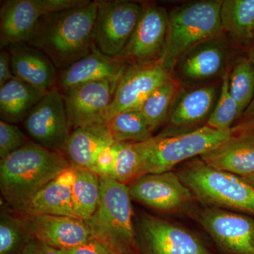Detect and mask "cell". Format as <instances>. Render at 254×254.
<instances>
[{
    "label": "cell",
    "instance_id": "obj_1",
    "mask_svg": "<svg viewBox=\"0 0 254 254\" xmlns=\"http://www.w3.org/2000/svg\"><path fill=\"white\" fill-rule=\"evenodd\" d=\"M97 11L98 3L94 1L45 15L26 43L43 52L55 67L63 71L93 49Z\"/></svg>",
    "mask_w": 254,
    "mask_h": 254
},
{
    "label": "cell",
    "instance_id": "obj_2",
    "mask_svg": "<svg viewBox=\"0 0 254 254\" xmlns=\"http://www.w3.org/2000/svg\"><path fill=\"white\" fill-rule=\"evenodd\" d=\"M70 165L60 152L30 141L1 159V195L10 206L17 210Z\"/></svg>",
    "mask_w": 254,
    "mask_h": 254
},
{
    "label": "cell",
    "instance_id": "obj_3",
    "mask_svg": "<svg viewBox=\"0 0 254 254\" xmlns=\"http://www.w3.org/2000/svg\"><path fill=\"white\" fill-rule=\"evenodd\" d=\"M222 1L205 0L182 4L169 13L166 39L158 62L173 73L179 60L202 42L222 34Z\"/></svg>",
    "mask_w": 254,
    "mask_h": 254
},
{
    "label": "cell",
    "instance_id": "obj_4",
    "mask_svg": "<svg viewBox=\"0 0 254 254\" xmlns=\"http://www.w3.org/2000/svg\"><path fill=\"white\" fill-rule=\"evenodd\" d=\"M99 203L86 223L92 235L121 254H134L138 248L136 227L128 185L100 177Z\"/></svg>",
    "mask_w": 254,
    "mask_h": 254
},
{
    "label": "cell",
    "instance_id": "obj_5",
    "mask_svg": "<svg viewBox=\"0 0 254 254\" xmlns=\"http://www.w3.org/2000/svg\"><path fill=\"white\" fill-rule=\"evenodd\" d=\"M177 173L204 206L254 215V187L242 177L212 168L200 158L184 164Z\"/></svg>",
    "mask_w": 254,
    "mask_h": 254
},
{
    "label": "cell",
    "instance_id": "obj_6",
    "mask_svg": "<svg viewBox=\"0 0 254 254\" xmlns=\"http://www.w3.org/2000/svg\"><path fill=\"white\" fill-rule=\"evenodd\" d=\"M241 127L217 130L205 125L189 132L168 136L158 135L148 141L136 143L141 156L143 176L171 171L182 162L200 156L227 141Z\"/></svg>",
    "mask_w": 254,
    "mask_h": 254
},
{
    "label": "cell",
    "instance_id": "obj_7",
    "mask_svg": "<svg viewBox=\"0 0 254 254\" xmlns=\"http://www.w3.org/2000/svg\"><path fill=\"white\" fill-rule=\"evenodd\" d=\"M93 44L100 53L118 58L131 39L143 6L129 1H97Z\"/></svg>",
    "mask_w": 254,
    "mask_h": 254
},
{
    "label": "cell",
    "instance_id": "obj_8",
    "mask_svg": "<svg viewBox=\"0 0 254 254\" xmlns=\"http://www.w3.org/2000/svg\"><path fill=\"white\" fill-rule=\"evenodd\" d=\"M128 187L132 200L155 210L192 216L198 208L194 195L172 170L143 175Z\"/></svg>",
    "mask_w": 254,
    "mask_h": 254
},
{
    "label": "cell",
    "instance_id": "obj_9",
    "mask_svg": "<svg viewBox=\"0 0 254 254\" xmlns=\"http://www.w3.org/2000/svg\"><path fill=\"white\" fill-rule=\"evenodd\" d=\"M192 218L227 254H254V219L226 209L198 208Z\"/></svg>",
    "mask_w": 254,
    "mask_h": 254
},
{
    "label": "cell",
    "instance_id": "obj_10",
    "mask_svg": "<svg viewBox=\"0 0 254 254\" xmlns=\"http://www.w3.org/2000/svg\"><path fill=\"white\" fill-rule=\"evenodd\" d=\"M136 230L145 254H212L185 227L148 213L136 218Z\"/></svg>",
    "mask_w": 254,
    "mask_h": 254
},
{
    "label": "cell",
    "instance_id": "obj_11",
    "mask_svg": "<svg viewBox=\"0 0 254 254\" xmlns=\"http://www.w3.org/2000/svg\"><path fill=\"white\" fill-rule=\"evenodd\" d=\"M173 77L158 60L127 66L119 80L105 123L119 114L141 110L152 93Z\"/></svg>",
    "mask_w": 254,
    "mask_h": 254
},
{
    "label": "cell",
    "instance_id": "obj_12",
    "mask_svg": "<svg viewBox=\"0 0 254 254\" xmlns=\"http://www.w3.org/2000/svg\"><path fill=\"white\" fill-rule=\"evenodd\" d=\"M23 125L35 143L60 153L64 149L71 128L58 88L43 95L25 118Z\"/></svg>",
    "mask_w": 254,
    "mask_h": 254
},
{
    "label": "cell",
    "instance_id": "obj_13",
    "mask_svg": "<svg viewBox=\"0 0 254 254\" xmlns=\"http://www.w3.org/2000/svg\"><path fill=\"white\" fill-rule=\"evenodd\" d=\"M120 77L89 82L60 91L73 130L94 124H105V114Z\"/></svg>",
    "mask_w": 254,
    "mask_h": 254
},
{
    "label": "cell",
    "instance_id": "obj_14",
    "mask_svg": "<svg viewBox=\"0 0 254 254\" xmlns=\"http://www.w3.org/2000/svg\"><path fill=\"white\" fill-rule=\"evenodd\" d=\"M63 10L62 0H6L0 9L1 44L26 43L45 15Z\"/></svg>",
    "mask_w": 254,
    "mask_h": 254
},
{
    "label": "cell",
    "instance_id": "obj_15",
    "mask_svg": "<svg viewBox=\"0 0 254 254\" xmlns=\"http://www.w3.org/2000/svg\"><path fill=\"white\" fill-rule=\"evenodd\" d=\"M168 21L169 13L163 6H143L136 29L118 59L136 64L158 60L166 39Z\"/></svg>",
    "mask_w": 254,
    "mask_h": 254
},
{
    "label": "cell",
    "instance_id": "obj_16",
    "mask_svg": "<svg viewBox=\"0 0 254 254\" xmlns=\"http://www.w3.org/2000/svg\"><path fill=\"white\" fill-rule=\"evenodd\" d=\"M200 158L209 166L241 177L254 174V123H243L227 141Z\"/></svg>",
    "mask_w": 254,
    "mask_h": 254
},
{
    "label": "cell",
    "instance_id": "obj_17",
    "mask_svg": "<svg viewBox=\"0 0 254 254\" xmlns=\"http://www.w3.org/2000/svg\"><path fill=\"white\" fill-rule=\"evenodd\" d=\"M229 55L228 43L221 34L189 50L179 60L175 68L185 81L213 79L226 73Z\"/></svg>",
    "mask_w": 254,
    "mask_h": 254
},
{
    "label": "cell",
    "instance_id": "obj_18",
    "mask_svg": "<svg viewBox=\"0 0 254 254\" xmlns=\"http://www.w3.org/2000/svg\"><path fill=\"white\" fill-rule=\"evenodd\" d=\"M24 217L32 238L58 250L73 248L93 237L86 222L81 219L50 215Z\"/></svg>",
    "mask_w": 254,
    "mask_h": 254
},
{
    "label": "cell",
    "instance_id": "obj_19",
    "mask_svg": "<svg viewBox=\"0 0 254 254\" xmlns=\"http://www.w3.org/2000/svg\"><path fill=\"white\" fill-rule=\"evenodd\" d=\"M11 70L14 77L34 87L43 94L56 88L57 68L41 50L27 43L9 45Z\"/></svg>",
    "mask_w": 254,
    "mask_h": 254
},
{
    "label": "cell",
    "instance_id": "obj_20",
    "mask_svg": "<svg viewBox=\"0 0 254 254\" xmlns=\"http://www.w3.org/2000/svg\"><path fill=\"white\" fill-rule=\"evenodd\" d=\"M75 177V166L71 164L15 211L24 215H61L76 218L73 213L71 197Z\"/></svg>",
    "mask_w": 254,
    "mask_h": 254
},
{
    "label": "cell",
    "instance_id": "obj_21",
    "mask_svg": "<svg viewBox=\"0 0 254 254\" xmlns=\"http://www.w3.org/2000/svg\"><path fill=\"white\" fill-rule=\"evenodd\" d=\"M218 85H208L187 92L175 102L169 115L168 128L159 135L172 130L183 129L208 122L218 99Z\"/></svg>",
    "mask_w": 254,
    "mask_h": 254
},
{
    "label": "cell",
    "instance_id": "obj_22",
    "mask_svg": "<svg viewBox=\"0 0 254 254\" xmlns=\"http://www.w3.org/2000/svg\"><path fill=\"white\" fill-rule=\"evenodd\" d=\"M127 66L125 62L106 56L93 46L89 54L62 71L58 83L63 91L89 82L120 78Z\"/></svg>",
    "mask_w": 254,
    "mask_h": 254
},
{
    "label": "cell",
    "instance_id": "obj_23",
    "mask_svg": "<svg viewBox=\"0 0 254 254\" xmlns=\"http://www.w3.org/2000/svg\"><path fill=\"white\" fill-rule=\"evenodd\" d=\"M114 143L106 124H94L73 129L64 150L71 165L91 170L100 152Z\"/></svg>",
    "mask_w": 254,
    "mask_h": 254
},
{
    "label": "cell",
    "instance_id": "obj_24",
    "mask_svg": "<svg viewBox=\"0 0 254 254\" xmlns=\"http://www.w3.org/2000/svg\"><path fill=\"white\" fill-rule=\"evenodd\" d=\"M222 31L237 44L249 48L254 40V0H224L220 9Z\"/></svg>",
    "mask_w": 254,
    "mask_h": 254
},
{
    "label": "cell",
    "instance_id": "obj_25",
    "mask_svg": "<svg viewBox=\"0 0 254 254\" xmlns=\"http://www.w3.org/2000/svg\"><path fill=\"white\" fill-rule=\"evenodd\" d=\"M43 94L26 82L14 77L0 87V112L11 123L26 118Z\"/></svg>",
    "mask_w": 254,
    "mask_h": 254
},
{
    "label": "cell",
    "instance_id": "obj_26",
    "mask_svg": "<svg viewBox=\"0 0 254 254\" xmlns=\"http://www.w3.org/2000/svg\"><path fill=\"white\" fill-rule=\"evenodd\" d=\"M75 166V165H74ZM72 206L76 218L86 221L94 214L100 196V177L89 169L75 166Z\"/></svg>",
    "mask_w": 254,
    "mask_h": 254
},
{
    "label": "cell",
    "instance_id": "obj_27",
    "mask_svg": "<svg viewBox=\"0 0 254 254\" xmlns=\"http://www.w3.org/2000/svg\"><path fill=\"white\" fill-rule=\"evenodd\" d=\"M180 89V82L173 77L158 87L145 100L141 112L153 132L168 120Z\"/></svg>",
    "mask_w": 254,
    "mask_h": 254
},
{
    "label": "cell",
    "instance_id": "obj_28",
    "mask_svg": "<svg viewBox=\"0 0 254 254\" xmlns=\"http://www.w3.org/2000/svg\"><path fill=\"white\" fill-rule=\"evenodd\" d=\"M105 124L115 142L141 143L153 137V131L141 110L119 114Z\"/></svg>",
    "mask_w": 254,
    "mask_h": 254
},
{
    "label": "cell",
    "instance_id": "obj_29",
    "mask_svg": "<svg viewBox=\"0 0 254 254\" xmlns=\"http://www.w3.org/2000/svg\"><path fill=\"white\" fill-rule=\"evenodd\" d=\"M31 239L24 215L8 210L1 212L0 254H21Z\"/></svg>",
    "mask_w": 254,
    "mask_h": 254
},
{
    "label": "cell",
    "instance_id": "obj_30",
    "mask_svg": "<svg viewBox=\"0 0 254 254\" xmlns=\"http://www.w3.org/2000/svg\"><path fill=\"white\" fill-rule=\"evenodd\" d=\"M229 88L240 118L254 99V65L247 57L237 62L230 72Z\"/></svg>",
    "mask_w": 254,
    "mask_h": 254
},
{
    "label": "cell",
    "instance_id": "obj_31",
    "mask_svg": "<svg viewBox=\"0 0 254 254\" xmlns=\"http://www.w3.org/2000/svg\"><path fill=\"white\" fill-rule=\"evenodd\" d=\"M142 176L141 156L136 143L119 142L115 172L112 179L128 185Z\"/></svg>",
    "mask_w": 254,
    "mask_h": 254
},
{
    "label": "cell",
    "instance_id": "obj_32",
    "mask_svg": "<svg viewBox=\"0 0 254 254\" xmlns=\"http://www.w3.org/2000/svg\"><path fill=\"white\" fill-rule=\"evenodd\" d=\"M229 76L230 71H227L222 77L218 101L206 124L217 130L230 129L235 120L240 118L236 102L230 95Z\"/></svg>",
    "mask_w": 254,
    "mask_h": 254
},
{
    "label": "cell",
    "instance_id": "obj_33",
    "mask_svg": "<svg viewBox=\"0 0 254 254\" xmlns=\"http://www.w3.org/2000/svg\"><path fill=\"white\" fill-rule=\"evenodd\" d=\"M31 141L16 125L0 122V158L3 159Z\"/></svg>",
    "mask_w": 254,
    "mask_h": 254
},
{
    "label": "cell",
    "instance_id": "obj_34",
    "mask_svg": "<svg viewBox=\"0 0 254 254\" xmlns=\"http://www.w3.org/2000/svg\"><path fill=\"white\" fill-rule=\"evenodd\" d=\"M118 150L119 142H115L102 150L91 169V171L100 177L113 178Z\"/></svg>",
    "mask_w": 254,
    "mask_h": 254
},
{
    "label": "cell",
    "instance_id": "obj_35",
    "mask_svg": "<svg viewBox=\"0 0 254 254\" xmlns=\"http://www.w3.org/2000/svg\"><path fill=\"white\" fill-rule=\"evenodd\" d=\"M62 251L63 254H121L103 241L94 237H92L90 240L77 247Z\"/></svg>",
    "mask_w": 254,
    "mask_h": 254
},
{
    "label": "cell",
    "instance_id": "obj_36",
    "mask_svg": "<svg viewBox=\"0 0 254 254\" xmlns=\"http://www.w3.org/2000/svg\"><path fill=\"white\" fill-rule=\"evenodd\" d=\"M21 254H63V251L53 248L36 239L32 238Z\"/></svg>",
    "mask_w": 254,
    "mask_h": 254
},
{
    "label": "cell",
    "instance_id": "obj_37",
    "mask_svg": "<svg viewBox=\"0 0 254 254\" xmlns=\"http://www.w3.org/2000/svg\"><path fill=\"white\" fill-rule=\"evenodd\" d=\"M14 77L9 51L1 50L0 53V87Z\"/></svg>",
    "mask_w": 254,
    "mask_h": 254
},
{
    "label": "cell",
    "instance_id": "obj_38",
    "mask_svg": "<svg viewBox=\"0 0 254 254\" xmlns=\"http://www.w3.org/2000/svg\"><path fill=\"white\" fill-rule=\"evenodd\" d=\"M247 57L254 65V46L251 47L247 50ZM243 116L245 120L244 123H254V99L248 109L244 113Z\"/></svg>",
    "mask_w": 254,
    "mask_h": 254
},
{
    "label": "cell",
    "instance_id": "obj_39",
    "mask_svg": "<svg viewBox=\"0 0 254 254\" xmlns=\"http://www.w3.org/2000/svg\"><path fill=\"white\" fill-rule=\"evenodd\" d=\"M242 178L254 187V175H250V176L242 177Z\"/></svg>",
    "mask_w": 254,
    "mask_h": 254
},
{
    "label": "cell",
    "instance_id": "obj_40",
    "mask_svg": "<svg viewBox=\"0 0 254 254\" xmlns=\"http://www.w3.org/2000/svg\"><path fill=\"white\" fill-rule=\"evenodd\" d=\"M253 46H254V45H253Z\"/></svg>",
    "mask_w": 254,
    "mask_h": 254
}]
</instances>
